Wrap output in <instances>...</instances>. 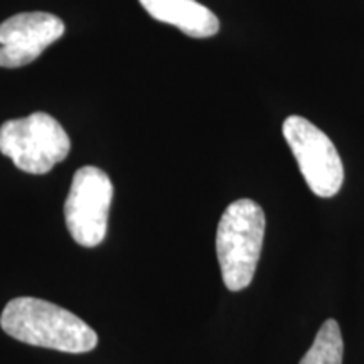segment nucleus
<instances>
[{"label": "nucleus", "mask_w": 364, "mask_h": 364, "mask_svg": "<svg viewBox=\"0 0 364 364\" xmlns=\"http://www.w3.org/2000/svg\"><path fill=\"white\" fill-rule=\"evenodd\" d=\"M344 343L338 321L329 318L318 329L316 339L299 364H343Z\"/></svg>", "instance_id": "nucleus-8"}, {"label": "nucleus", "mask_w": 364, "mask_h": 364, "mask_svg": "<svg viewBox=\"0 0 364 364\" xmlns=\"http://www.w3.org/2000/svg\"><path fill=\"white\" fill-rule=\"evenodd\" d=\"M113 184L107 172L85 166L73 177L65 201V221L71 238L85 248L98 247L107 236Z\"/></svg>", "instance_id": "nucleus-5"}, {"label": "nucleus", "mask_w": 364, "mask_h": 364, "mask_svg": "<svg viewBox=\"0 0 364 364\" xmlns=\"http://www.w3.org/2000/svg\"><path fill=\"white\" fill-rule=\"evenodd\" d=\"M154 19L176 26L196 39L211 38L220 33V19L196 0H139Z\"/></svg>", "instance_id": "nucleus-7"}, {"label": "nucleus", "mask_w": 364, "mask_h": 364, "mask_svg": "<svg viewBox=\"0 0 364 364\" xmlns=\"http://www.w3.org/2000/svg\"><path fill=\"white\" fill-rule=\"evenodd\" d=\"M0 326L21 343L61 353H90L98 344L97 332L85 321L43 299H12L4 309Z\"/></svg>", "instance_id": "nucleus-1"}, {"label": "nucleus", "mask_w": 364, "mask_h": 364, "mask_svg": "<svg viewBox=\"0 0 364 364\" xmlns=\"http://www.w3.org/2000/svg\"><path fill=\"white\" fill-rule=\"evenodd\" d=\"M65 34V22L48 12H22L0 24V66L21 68Z\"/></svg>", "instance_id": "nucleus-6"}, {"label": "nucleus", "mask_w": 364, "mask_h": 364, "mask_svg": "<svg viewBox=\"0 0 364 364\" xmlns=\"http://www.w3.org/2000/svg\"><path fill=\"white\" fill-rule=\"evenodd\" d=\"M282 132L309 189L318 198L338 194L344 182V167L329 136L297 115L287 118Z\"/></svg>", "instance_id": "nucleus-4"}, {"label": "nucleus", "mask_w": 364, "mask_h": 364, "mask_svg": "<svg viewBox=\"0 0 364 364\" xmlns=\"http://www.w3.org/2000/svg\"><path fill=\"white\" fill-rule=\"evenodd\" d=\"M265 238V213L252 199H238L223 213L216 233V253L223 282L231 292L252 284Z\"/></svg>", "instance_id": "nucleus-2"}, {"label": "nucleus", "mask_w": 364, "mask_h": 364, "mask_svg": "<svg viewBox=\"0 0 364 364\" xmlns=\"http://www.w3.org/2000/svg\"><path fill=\"white\" fill-rule=\"evenodd\" d=\"M71 140L61 124L44 112L0 127V152L27 174H48L68 157Z\"/></svg>", "instance_id": "nucleus-3"}]
</instances>
